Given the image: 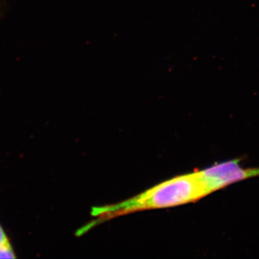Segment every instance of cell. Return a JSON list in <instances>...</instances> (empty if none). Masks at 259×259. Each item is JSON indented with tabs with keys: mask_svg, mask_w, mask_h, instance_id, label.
Instances as JSON below:
<instances>
[{
	"mask_svg": "<svg viewBox=\"0 0 259 259\" xmlns=\"http://www.w3.org/2000/svg\"><path fill=\"white\" fill-rule=\"evenodd\" d=\"M10 243H11V242H10L6 232H5L3 226L0 224V248H3L5 245L10 244Z\"/></svg>",
	"mask_w": 259,
	"mask_h": 259,
	"instance_id": "obj_4",
	"label": "cell"
},
{
	"mask_svg": "<svg viewBox=\"0 0 259 259\" xmlns=\"http://www.w3.org/2000/svg\"><path fill=\"white\" fill-rule=\"evenodd\" d=\"M199 172L207 195L240 181L259 176V168L246 169L237 160L218 163Z\"/></svg>",
	"mask_w": 259,
	"mask_h": 259,
	"instance_id": "obj_2",
	"label": "cell"
},
{
	"mask_svg": "<svg viewBox=\"0 0 259 259\" xmlns=\"http://www.w3.org/2000/svg\"><path fill=\"white\" fill-rule=\"evenodd\" d=\"M207 195L199 172H194L166 181L121 203L94 208L92 214L98 220L88 226L136 211L168 208L190 203Z\"/></svg>",
	"mask_w": 259,
	"mask_h": 259,
	"instance_id": "obj_1",
	"label": "cell"
},
{
	"mask_svg": "<svg viewBox=\"0 0 259 259\" xmlns=\"http://www.w3.org/2000/svg\"><path fill=\"white\" fill-rule=\"evenodd\" d=\"M15 252L11 243L0 248V259L16 258Z\"/></svg>",
	"mask_w": 259,
	"mask_h": 259,
	"instance_id": "obj_3",
	"label": "cell"
}]
</instances>
